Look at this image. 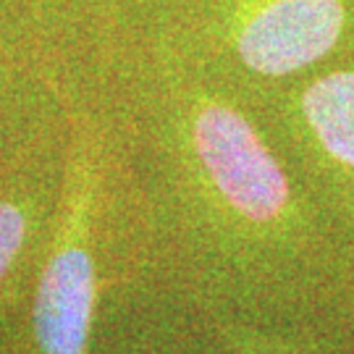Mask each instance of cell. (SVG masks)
Returning a JSON list of instances; mask_svg holds the SVG:
<instances>
[{"instance_id":"1","label":"cell","mask_w":354,"mask_h":354,"mask_svg":"<svg viewBox=\"0 0 354 354\" xmlns=\"http://www.w3.org/2000/svg\"><path fill=\"white\" fill-rule=\"evenodd\" d=\"M189 142L205 187L236 223L270 228L286 218L289 178L239 111L205 102L192 115Z\"/></svg>"},{"instance_id":"2","label":"cell","mask_w":354,"mask_h":354,"mask_svg":"<svg viewBox=\"0 0 354 354\" xmlns=\"http://www.w3.org/2000/svg\"><path fill=\"white\" fill-rule=\"evenodd\" d=\"M344 26V0H244L236 50L257 74L286 76L326 58Z\"/></svg>"},{"instance_id":"3","label":"cell","mask_w":354,"mask_h":354,"mask_svg":"<svg viewBox=\"0 0 354 354\" xmlns=\"http://www.w3.org/2000/svg\"><path fill=\"white\" fill-rule=\"evenodd\" d=\"M304 127L326 158L354 174V71H328L299 97Z\"/></svg>"},{"instance_id":"4","label":"cell","mask_w":354,"mask_h":354,"mask_svg":"<svg viewBox=\"0 0 354 354\" xmlns=\"http://www.w3.org/2000/svg\"><path fill=\"white\" fill-rule=\"evenodd\" d=\"M29 234H32V226H29V213L24 205L0 197V320L3 323H11L8 313L19 302L13 294H8V283L16 279Z\"/></svg>"}]
</instances>
